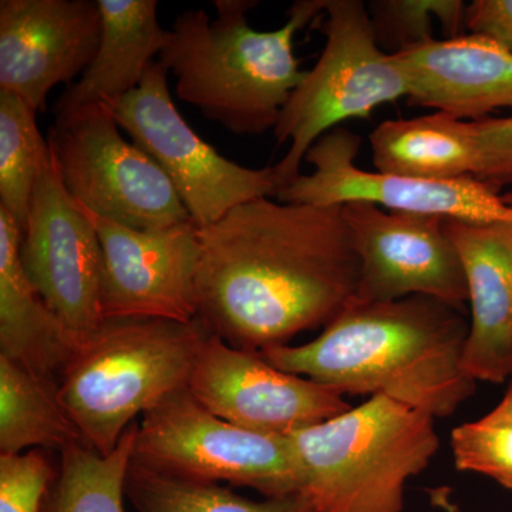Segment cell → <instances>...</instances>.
I'll use <instances>...</instances> for the list:
<instances>
[{"label":"cell","mask_w":512,"mask_h":512,"mask_svg":"<svg viewBox=\"0 0 512 512\" xmlns=\"http://www.w3.org/2000/svg\"><path fill=\"white\" fill-rule=\"evenodd\" d=\"M493 420L510 421L512 423V386L505 394L504 399L494 407L490 413L485 414Z\"/></svg>","instance_id":"obj_30"},{"label":"cell","mask_w":512,"mask_h":512,"mask_svg":"<svg viewBox=\"0 0 512 512\" xmlns=\"http://www.w3.org/2000/svg\"><path fill=\"white\" fill-rule=\"evenodd\" d=\"M409 82L410 103L458 119H485L512 109V50L470 33L394 53Z\"/></svg>","instance_id":"obj_17"},{"label":"cell","mask_w":512,"mask_h":512,"mask_svg":"<svg viewBox=\"0 0 512 512\" xmlns=\"http://www.w3.org/2000/svg\"><path fill=\"white\" fill-rule=\"evenodd\" d=\"M83 441L60 397L59 379L0 355V454Z\"/></svg>","instance_id":"obj_21"},{"label":"cell","mask_w":512,"mask_h":512,"mask_svg":"<svg viewBox=\"0 0 512 512\" xmlns=\"http://www.w3.org/2000/svg\"><path fill=\"white\" fill-rule=\"evenodd\" d=\"M133 463L181 480L252 488L265 498L302 494L288 436L235 426L205 409L188 387L144 414Z\"/></svg>","instance_id":"obj_7"},{"label":"cell","mask_w":512,"mask_h":512,"mask_svg":"<svg viewBox=\"0 0 512 512\" xmlns=\"http://www.w3.org/2000/svg\"><path fill=\"white\" fill-rule=\"evenodd\" d=\"M288 437L315 512H402L407 483L440 447L430 413L386 396Z\"/></svg>","instance_id":"obj_5"},{"label":"cell","mask_w":512,"mask_h":512,"mask_svg":"<svg viewBox=\"0 0 512 512\" xmlns=\"http://www.w3.org/2000/svg\"><path fill=\"white\" fill-rule=\"evenodd\" d=\"M468 328L461 308L429 296L353 302L311 342L259 353L343 396H386L446 419L476 393L463 369Z\"/></svg>","instance_id":"obj_2"},{"label":"cell","mask_w":512,"mask_h":512,"mask_svg":"<svg viewBox=\"0 0 512 512\" xmlns=\"http://www.w3.org/2000/svg\"><path fill=\"white\" fill-rule=\"evenodd\" d=\"M101 30L97 0H2L0 92L42 113L56 86L69 87L92 64Z\"/></svg>","instance_id":"obj_15"},{"label":"cell","mask_w":512,"mask_h":512,"mask_svg":"<svg viewBox=\"0 0 512 512\" xmlns=\"http://www.w3.org/2000/svg\"><path fill=\"white\" fill-rule=\"evenodd\" d=\"M367 9L377 42L392 55L434 40V20L441 22L446 39L463 36L461 29L467 28V6L461 0H375Z\"/></svg>","instance_id":"obj_25"},{"label":"cell","mask_w":512,"mask_h":512,"mask_svg":"<svg viewBox=\"0 0 512 512\" xmlns=\"http://www.w3.org/2000/svg\"><path fill=\"white\" fill-rule=\"evenodd\" d=\"M362 140L338 127L319 138L306 154L311 174H299L275 197L291 204L346 205L367 202L384 210L437 215L467 222L512 221V208L476 177L427 181L403 175L370 173L355 160Z\"/></svg>","instance_id":"obj_10"},{"label":"cell","mask_w":512,"mask_h":512,"mask_svg":"<svg viewBox=\"0 0 512 512\" xmlns=\"http://www.w3.org/2000/svg\"><path fill=\"white\" fill-rule=\"evenodd\" d=\"M198 239V319L232 348L288 345L355 302L360 262L343 205L258 198Z\"/></svg>","instance_id":"obj_1"},{"label":"cell","mask_w":512,"mask_h":512,"mask_svg":"<svg viewBox=\"0 0 512 512\" xmlns=\"http://www.w3.org/2000/svg\"><path fill=\"white\" fill-rule=\"evenodd\" d=\"M328 0H298L284 26L256 30L248 15L256 0H215L217 16L187 9L168 29L158 63L173 73L178 99L239 136L276 127L306 72L296 59L295 37Z\"/></svg>","instance_id":"obj_3"},{"label":"cell","mask_w":512,"mask_h":512,"mask_svg":"<svg viewBox=\"0 0 512 512\" xmlns=\"http://www.w3.org/2000/svg\"><path fill=\"white\" fill-rule=\"evenodd\" d=\"M318 63L282 110L274 134L288 153L274 165L278 191L301 174L313 144L343 121L369 119L377 107L409 97L406 74L377 42L362 0H328Z\"/></svg>","instance_id":"obj_6"},{"label":"cell","mask_w":512,"mask_h":512,"mask_svg":"<svg viewBox=\"0 0 512 512\" xmlns=\"http://www.w3.org/2000/svg\"><path fill=\"white\" fill-rule=\"evenodd\" d=\"M211 335L200 319H109L59 376L60 397L87 446L107 456L151 409L187 389Z\"/></svg>","instance_id":"obj_4"},{"label":"cell","mask_w":512,"mask_h":512,"mask_svg":"<svg viewBox=\"0 0 512 512\" xmlns=\"http://www.w3.org/2000/svg\"><path fill=\"white\" fill-rule=\"evenodd\" d=\"M478 150L476 178L500 191L512 185V114L473 121Z\"/></svg>","instance_id":"obj_28"},{"label":"cell","mask_w":512,"mask_h":512,"mask_svg":"<svg viewBox=\"0 0 512 512\" xmlns=\"http://www.w3.org/2000/svg\"><path fill=\"white\" fill-rule=\"evenodd\" d=\"M138 424L133 423L107 456L84 441L63 448L59 473L43 512H124L123 497Z\"/></svg>","instance_id":"obj_22"},{"label":"cell","mask_w":512,"mask_h":512,"mask_svg":"<svg viewBox=\"0 0 512 512\" xmlns=\"http://www.w3.org/2000/svg\"><path fill=\"white\" fill-rule=\"evenodd\" d=\"M47 143L59 180L84 210L134 229L192 222L167 175L121 136L109 107L55 121Z\"/></svg>","instance_id":"obj_8"},{"label":"cell","mask_w":512,"mask_h":512,"mask_svg":"<svg viewBox=\"0 0 512 512\" xmlns=\"http://www.w3.org/2000/svg\"><path fill=\"white\" fill-rule=\"evenodd\" d=\"M20 259L29 281L79 345L103 325V249L86 212L67 194L52 156L37 181L22 231Z\"/></svg>","instance_id":"obj_11"},{"label":"cell","mask_w":512,"mask_h":512,"mask_svg":"<svg viewBox=\"0 0 512 512\" xmlns=\"http://www.w3.org/2000/svg\"><path fill=\"white\" fill-rule=\"evenodd\" d=\"M370 146L380 173L427 181L458 180L478 173L473 121L446 111L383 121L370 134Z\"/></svg>","instance_id":"obj_20"},{"label":"cell","mask_w":512,"mask_h":512,"mask_svg":"<svg viewBox=\"0 0 512 512\" xmlns=\"http://www.w3.org/2000/svg\"><path fill=\"white\" fill-rule=\"evenodd\" d=\"M503 197L504 201L507 202V204L512 208V191L507 192V194H504Z\"/></svg>","instance_id":"obj_31"},{"label":"cell","mask_w":512,"mask_h":512,"mask_svg":"<svg viewBox=\"0 0 512 512\" xmlns=\"http://www.w3.org/2000/svg\"><path fill=\"white\" fill-rule=\"evenodd\" d=\"M80 208L93 222L103 249L104 320L164 319L188 323L198 318L200 239L194 222L170 228L134 229Z\"/></svg>","instance_id":"obj_13"},{"label":"cell","mask_w":512,"mask_h":512,"mask_svg":"<svg viewBox=\"0 0 512 512\" xmlns=\"http://www.w3.org/2000/svg\"><path fill=\"white\" fill-rule=\"evenodd\" d=\"M36 116L25 100L0 92V207L22 231L37 181L50 161L49 143L40 134Z\"/></svg>","instance_id":"obj_24"},{"label":"cell","mask_w":512,"mask_h":512,"mask_svg":"<svg viewBox=\"0 0 512 512\" xmlns=\"http://www.w3.org/2000/svg\"><path fill=\"white\" fill-rule=\"evenodd\" d=\"M188 390L235 426L281 436L352 409L342 393L276 369L261 353L232 348L214 333L202 345Z\"/></svg>","instance_id":"obj_14"},{"label":"cell","mask_w":512,"mask_h":512,"mask_svg":"<svg viewBox=\"0 0 512 512\" xmlns=\"http://www.w3.org/2000/svg\"><path fill=\"white\" fill-rule=\"evenodd\" d=\"M466 274L471 322L463 369L476 382L512 376V221L446 220Z\"/></svg>","instance_id":"obj_16"},{"label":"cell","mask_w":512,"mask_h":512,"mask_svg":"<svg viewBox=\"0 0 512 512\" xmlns=\"http://www.w3.org/2000/svg\"><path fill=\"white\" fill-rule=\"evenodd\" d=\"M101 39L92 64L53 106L55 121L93 107L110 106L137 89L154 57L167 45L157 0H97Z\"/></svg>","instance_id":"obj_18"},{"label":"cell","mask_w":512,"mask_h":512,"mask_svg":"<svg viewBox=\"0 0 512 512\" xmlns=\"http://www.w3.org/2000/svg\"><path fill=\"white\" fill-rule=\"evenodd\" d=\"M168 72L153 62L137 89L109 107L121 130L161 168L198 228L278 192L274 167L234 163L202 140L171 99Z\"/></svg>","instance_id":"obj_9"},{"label":"cell","mask_w":512,"mask_h":512,"mask_svg":"<svg viewBox=\"0 0 512 512\" xmlns=\"http://www.w3.org/2000/svg\"><path fill=\"white\" fill-rule=\"evenodd\" d=\"M360 262L355 302L429 296L463 308L466 274L446 218L384 210L367 202L343 205Z\"/></svg>","instance_id":"obj_12"},{"label":"cell","mask_w":512,"mask_h":512,"mask_svg":"<svg viewBox=\"0 0 512 512\" xmlns=\"http://www.w3.org/2000/svg\"><path fill=\"white\" fill-rule=\"evenodd\" d=\"M20 244L22 229L0 207V355L59 379L80 345L29 281Z\"/></svg>","instance_id":"obj_19"},{"label":"cell","mask_w":512,"mask_h":512,"mask_svg":"<svg viewBox=\"0 0 512 512\" xmlns=\"http://www.w3.org/2000/svg\"><path fill=\"white\" fill-rule=\"evenodd\" d=\"M454 463L460 471L493 478L512 491V423L488 416L460 424L451 433Z\"/></svg>","instance_id":"obj_26"},{"label":"cell","mask_w":512,"mask_h":512,"mask_svg":"<svg viewBox=\"0 0 512 512\" xmlns=\"http://www.w3.org/2000/svg\"><path fill=\"white\" fill-rule=\"evenodd\" d=\"M57 473L39 448L0 454V512H43Z\"/></svg>","instance_id":"obj_27"},{"label":"cell","mask_w":512,"mask_h":512,"mask_svg":"<svg viewBox=\"0 0 512 512\" xmlns=\"http://www.w3.org/2000/svg\"><path fill=\"white\" fill-rule=\"evenodd\" d=\"M126 495L137 512H315L303 494L249 500L220 484L163 476L133 461Z\"/></svg>","instance_id":"obj_23"},{"label":"cell","mask_w":512,"mask_h":512,"mask_svg":"<svg viewBox=\"0 0 512 512\" xmlns=\"http://www.w3.org/2000/svg\"><path fill=\"white\" fill-rule=\"evenodd\" d=\"M467 29L512 50V0H474L467 6Z\"/></svg>","instance_id":"obj_29"}]
</instances>
